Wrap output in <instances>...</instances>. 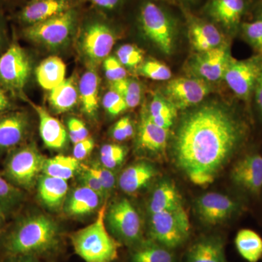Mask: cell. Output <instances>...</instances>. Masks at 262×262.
<instances>
[{"mask_svg": "<svg viewBox=\"0 0 262 262\" xmlns=\"http://www.w3.org/2000/svg\"><path fill=\"white\" fill-rule=\"evenodd\" d=\"M103 201L97 193L82 185L76 188L67 196L64 209L70 216H83L96 211Z\"/></svg>", "mask_w": 262, "mask_h": 262, "instance_id": "cell-21", "label": "cell"}, {"mask_svg": "<svg viewBox=\"0 0 262 262\" xmlns=\"http://www.w3.org/2000/svg\"><path fill=\"white\" fill-rule=\"evenodd\" d=\"M232 182L252 195H258L262 189V155L253 152L245 155L236 162L231 170Z\"/></svg>", "mask_w": 262, "mask_h": 262, "instance_id": "cell-14", "label": "cell"}, {"mask_svg": "<svg viewBox=\"0 0 262 262\" xmlns=\"http://www.w3.org/2000/svg\"><path fill=\"white\" fill-rule=\"evenodd\" d=\"M165 94L177 110H184L201 103L209 94V86L202 79L180 77L168 82Z\"/></svg>", "mask_w": 262, "mask_h": 262, "instance_id": "cell-12", "label": "cell"}, {"mask_svg": "<svg viewBox=\"0 0 262 262\" xmlns=\"http://www.w3.org/2000/svg\"><path fill=\"white\" fill-rule=\"evenodd\" d=\"M227 46L200 53L193 62V70L202 80L216 82L224 78L230 60Z\"/></svg>", "mask_w": 262, "mask_h": 262, "instance_id": "cell-16", "label": "cell"}, {"mask_svg": "<svg viewBox=\"0 0 262 262\" xmlns=\"http://www.w3.org/2000/svg\"><path fill=\"white\" fill-rule=\"evenodd\" d=\"M112 136L115 140L118 141H123L129 139L120 120H118L114 125L113 130H112Z\"/></svg>", "mask_w": 262, "mask_h": 262, "instance_id": "cell-47", "label": "cell"}, {"mask_svg": "<svg viewBox=\"0 0 262 262\" xmlns=\"http://www.w3.org/2000/svg\"><path fill=\"white\" fill-rule=\"evenodd\" d=\"M189 37L194 49L200 53L223 46L224 37L216 27L206 22L193 20L189 27Z\"/></svg>", "mask_w": 262, "mask_h": 262, "instance_id": "cell-24", "label": "cell"}, {"mask_svg": "<svg viewBox=\"0 0 262 262\" xmlns=\"http://www.w3.org/2000/svg\"><path fill=\"white\" fill-rule=\"evenodd\" d=\"M67 180L45 175L37 180L38 196L41 202L51 210L59 209L68 196Z\"/></svg>", "mask_w": 262, "mask_h": 262, "instance_id": "cell-22", "label": "cell"}, {"mask_svg": "<svg viewBox=\"0 0 262 262\" xmlns=\"http://www.w3.org/2000/svg\"><path fill=\"white\" fill-rule=\"evenodd\" d=\"M32 72L30 58L24 48L13 42L0 56V85L14 96H22Z\"/></svg>", "mask_w": 262, "mask_h": 262, "instance_id": "cell-6", "label": "cell"}, {"mask_svg": "<svg viewBox=\"0 0 262 262\" xmlns=\"http://www.w3.org/2000/svg\"><path fill=\"white\" fill-rule=\"evenodd\" d=\"M105 222L117 238L128 245L142 237V223L135 207L125 198L117 200L106 208Z\"/></svg>", "mask_w": 262, "mask_h": 262, "instance_id": "cell-7", "label": "cell"}, {"mask_svg": "<svg viewBox=\"0 0 262 262\" xmlns=\"http://www.w3.org/2000/svg\"><path fill=\"white\" fill-rule=\"evenodd\" d=\"M149 224L151 238L170 250L184 244L190 233L189 216L184 206L149 214Z\"/></svg>", "mask_w": 262, "mask_h": 262, "instance_id": "cell-5", "label": "cell"}, {"mask_svg": "<svg viewBox=\"0 0 262 262\" xmlns=\"http://www.w3.org/2000/svg\"><path fill=\"white\" fill-rule=\"evenodd\" d=\"M23 200V190L0 175V209L10 213L18 208Z\"/></svg>", "mask_w": 262, "mask_h": 262, "instance_id": "cell-34", "label": "cell"}, {"mask_svg": "<svg viewBox=\"0 0 262 262\" xmlns=\"http://www.w3.org/2000/svg\"><path fill=\"white\" fill-rule=\"evenodd\" d=\"M103 106L112 116H117L127 110L125 100L116 91L110 89L103 98Z\"/></svg>", "mask_w": 262, "mask_h": 262, "instance_id": "cell-40", "label": "cell"}, {"mask_svg": "<svg viewBox=\"0 0 262 262\" xmlns=\"http://www.w3.org/2000/svg\"><path fill=\"white\" fill-rule=\"evenodd\" d=\"M260 20H262V11L261 14H260Z\"/></svg>", "mask_w": 262, "mask_h": 262, "instance_id": "cell-53", "label": "cell"}, {"mask_svg": "<svg viewBox=\"0 0 262 262\" xmlns=\"http://www.w3.org/2000/svg\"><path fill=\"white\" fill-rule=\"evenodd\" d=\"M169 129L158 126L151 121L147 113L141 118L138 133V147L150 153L163 152L168 143Z\"/></svg>", "mask_w": 262, "mask_h": 262, "instance_id": "cell-20", "label": "cell"}, {"mask_svg": "<svg viewBox=\"0 0 262 262\" xmlns=\"http://www.w3.org/2000/svg\"><path fill=\"white\" fill-rule=\"evenodd\" d=\"M45 160L35 144H24L8 152L3 177L19 189L31 190L42 171Z\"/></svg>", "mask_w": 262, "mask_h": 262, "instance_id": "cell-4", "label": "cell"}, {"mask_svg": "<svg viewBox=\"0 0 262 262\" xmlns=\"http://www.w3.org/2000/svg\"><path fill=\"white\" fill-rule=\"evenodd\" d=\"M49 101L52 107L60 113L69 111L78 100V91L72 79H67L51 91Z\"/></svg>", "mask_w": 262, "mask_h": 262, "instance_id": "cell-30", "label": "cell"}, {"mask_svg": "<svg viewBox=\"0 0 262 262\" xmlns=\"http://www.w3.org/2000/svg\"><path fill=\"white\" fill-rule=\"evenodd\" d=\"M126 149L118 144H105L100 151L101 164L105 168L113 170L120 166L126 156Z\"/></svg>", "mask_w": 262, "mask_h": 262, "instance_id": "cell-36", "label": "cell"}, {"mask_svg": "<svg viewBox=\"0 0 262 262\" xmlns=\"http://www.w3.org/2000/svg\"><path fill=\"white\" fill-rule=\"evenodd\" d=\"M94 5L100 8L105 9L111 10L115 8L118 4L120 0H91Z\"/></svg>", "mask_w": 262, "mask_h": 262, "instance_id": "cell-49", "label": "cell"}, {"mask_svg": "<svg viewBox=\"0 0 262 262\" xmlns=\"http://www.w3.org/2000/svg\"><path fill=\"white\" fill-rule=\"evenodd\" d=\"M1 1H9V0H1Z\"/></svg>", "mask_w": 262, "mask_h": 262, "instance_id": "cell-54", "label": "cell"}, {"mask_svg": "<svg viewBox=\"0 0 262 262\" xmlns=\"http://www.w3.org/2000/svg\"><path fill=\"white\" fill-rule=\"evenodd\" d=\"M239 254L248 262H258L262 257V238L251 229L239 230L234 239Z\"/></svg>", "mask_w": 262, "mask_h": 262, "instance_id": "cell-29", "label": "cell"}, {"mask_svg": "<svg viewBox=\"0 0 262 262\" xmlns=\"http://www.w3.org/2000/svg\"><path fill=\"white\" fill-rule=\"evenodd\" d=\"M106 203L92 224L71 235L75 253L84 262H113L118 256L120 244L108 233L105 225Z\"/></svg>", "mask_w": 262, "mask_h": 262, "instance_id": "cell-3", "label": "cell"}, {"mask_svg": "<svg viewBox=\"0 0 262 262\" xmlns=\"http://www.w3.org/2000/svg\"><path fill=\"white\" fill-rule=\"evenodd\" d=\"M91 173L94 174L103 186L106 196L110 194L115 187L116 178L113 170L105 168L101 164L94 163L90 165H84Z\"/></svg>", "mask_w": 262, "mask_h": 262, "instance_id": "cell-39", "label": "cell"}, {"mask_svg": "<svg viewBox=\"0 0 262 262\" xmlns=\"http://www.w3.org/2000/svg\"><path fill=\"white\" fill-rule=\"evenodd\" d=\"M244 10V0H213L210 6L212 17L230 29L238 25Z\"/></svg>", "mask_w": 262, "mask_h": 262, "instance_id": "cell-26", "label": "cell"}, {"mask_svg": "<svg viewBox=\"0 0 262 262\" xmlns=\"http://www.w3.org/2000/svg\"><path fill=\"white\" fill-rule=\"evenodd\" d=\"M158 174L156 168L146 161L133 164L122 171L118 185L127 194H134L144 189Z\"/></svg>", "mask_w": 262, "mask_h": 262, "instance_id": "cell-18", "label": "cell"}, {"mask_svg": "<svg viewBox=\"0 0 262 262\" xmlns=\"http://www.w3.org/2000/svg\"><path fill=\"white\" fill-rule=\"evenodd\" d=\"M115 34L102 24H94L86 29L82 37V47L86 56L93 61L106 59L115 45Z\"/></svg>", "mask_w": 262, "mask_h": 262, "instance_id": "cell-15", "label": "cell"}, {"mask_svg": "<svg viewBox=\"0 0 262 262\" xmlns=\"http://www.w3.org/2000/svg\"><path fill=\"white\" fill-rule=\"evenodd\" d=\"M13 106L9 94L0 85V114L8 111Z\"/></svg>", "mask_w": 262, "mask_h": 262, "instance_id": "cell-46", "label": "cell"}, {"mask_svg": "<svg viewBox=\"0 0 262 262\" xmlns=\"http://www.w3.org/2000/svg\"><path fill=\"white\" fill-rule=\"evenodd\" d=\"M131 262H175L170 249L159 244L142 246L133 254Z\"/></svg>", "mask_w": 262, "mask_h": 262, "instance_id": "cell-33", "label": "cell"}, {"mask_svg": "<svg viewBox=\"0 0 262 262\" xmlns=\"http://www.w3.org/2000/svg\"><path fill=\"white\" fill-rule=\"evenodd\" d=\"M5 42L4 29H3V23H2L1 20H0V56L8 49V47L5 46Z\"/></svg>", "mask_w": 262, "mask_h": 262, "instance_id": "cell-51", "label": "cell"}, {"mask_svg": "<svg viewBox=\"0 0 262 262\" xmlns=\"http://www.w3.org/2000/svg\"><path fill=\"white\" fill-rule=\"evenodd\" d=\"M70 138L74 144L89 137V132L84 122L77 118H71L68 121Z\"/></svg>", "mask_w": 262, "mask_h": 262, "instance_id": "cell-43", "label": "cell"}, {"mask_svg": "<svg viewBox=\"0 0 262 262\" xmlns=\"http://www.w3.org/2000/svg\"><path fill=\"white\" fill-rule=\"evenodd\" d=\"M80 166V161L74 157L59 155L46 159L42 172L45 175L67 181L74 177Z\"/></svg>", "mask_w": 262, "mask_h": 262, "instance_id": "cell-31", "label": "cell"}, {"mask_svg": "<svg viewBox=\"0 0 262 262\" xmlns=\"http://www.w3.org/2000/svg\"><path fill=\"white\" fill-rule=\"evenodd\" d=\"M262 72V55L237 61L231 58L224 79L234 94L248 101Z\"/></svg>", "mask_w": 262, "mask_h": 262, "instance_id": "cell-10", "label": "cell"}, {"mask_svg": "<svg viewBox=\"0 0 262 262\" xmlns=\"http://www.w3.org/2000/svg\"><path fill=\"white\" fill-rule=\"evenodd\" d=\"M239 203L230 196L217 192L203 194L196 201V209L201 220L208 225H217L237 213Z\"/></svg>", "mask_w": 262, "mask_h": 262, "instance_id": "cell-13", "label": "cell"}, {"mask_svg": "<svg viewBox=\"0 0 262 262\" xmlns=\"http://www.w3.org/2000/svg\"><path fill=\"white\" fill-rule=\"evenodd\" d=\"M30 130L28 113L13 110L0 114V153L10 152L23 145Z\"/></svg>", "mask_w": 262, "mask_h": 262, "instance_id": "cell-11", "label": "cell"}, {"mask_svg": "<svg viewBox=\"0 0 262 262\" xmlns=\"http://www.w3.org/2000/svg\"><path fill=\"white\" fill-rule=\"evenodd\" d=\"M60 243L58 226L44 214L27 215L16 221L3 239L9 256H30L51 252Z\"/></svg>", "mask_w": 262, "mask_h": 262, "instance_id": "cell-2", "label": "cell"}, {"mask_svg": "<svg viewBox=\"0 0 262 262\" xmlns=\"http://www.w3.org/2000/svg\"><path fill=\"white\" fill-rule=\"evenodd\" d=\"M253 92L255 93L256 105H257L258 113H259L262 121V72L257 82H256Z\"/></svg>", "mask_w": 262, "mask_h": 262, "instance_id": "cell-48", "label": "cell"}, {"mask_svg": "<svg viewBox=\"0 0 262 262\" xmlns=\"http://www.w3.org/2000/svg\"><path fill=\"white\" fill-rule=\"evenodd\" d=\"M146 113L150 120L158 126L170 129L177 117V108L168 98L156 94L150 103L149 111Z\"/></svg>", "mask_w": 262, "mask_h": 262, "instance_id": "cell-32", "label": "cell"}, {"mask_svg": "<svg viewBox=\"0 0 262 262\" xmlns=\"http://www.w3.org/2000/svg\"><path fill=\"white\" fill-rule=\"evenodd\" d=\"M121 95L126 103L127 108H135L141 102V87L140 84L133 79L125 78L111 82V89Z\"/></svg>", "mask_w": 262, "mask_h": 262, "instance_id": "cell-35", "label": "cell"}, {"mask_svg": "<svg viewBox=\"0 0 262 262\" xmlns=\"http://www.w3.org/2000/svg\"><path fill=\"white\" fill-rule=\"evenodd\" d=\"M117 59L124 67H136L144 58V53L140 48L134 45H124L117 52Z\"/></svg>", "mask_w": 262, "mask_h": 262, "instance_id": "cell-38", "label": "cell"}, {"mask_svg": "<svg viewBox=\"0 0 262 262\" xmlns=\"http://www.w3.org/2000/svg\"><path fill=\"white\" fill-rule=\"evenodd\" d=\"M68 8L67 0H31L19 12L17 19L28 27L61 14Z\"/></svg>", "mask_w": 262, "mask_h": 262, "instance_id": "cell-17", "label": "cell"}, {"mask_svg": "<svg viewBox=\"0 0 262 262\" xmlns=\"http://www.w3.org/2000/svg\"><path fill=\"white\" fill-rule=\"evenodd\" d=\"M187 262H227L222 239L208 237L200 239L188 251Z\"/></svg>", "mask_w": 262, "mask_h": 262, "instance_id": "cell-25", "label": "cell"}, {"mask_svg": "<svg viewBox=\"0 0 262 262\" xmlns=\"http://www.w3.org/2000/svg\"><path fill=\"white\" fill-rule=\"evenodd\" d=\"M139 72L141 75L156 81L168 80L172 77L171 71L166 65L154 60L143 63L139 69Z\"/></svg>", "mask_w": 262, "mask_h": 262, "instance_id": "cell-37", "label": "cell"}, {"mask_svg": "<svg viewBox=\"0 0 262 262\" xmlns=\"http://www.w3.org/2000/svg\"><path fill=\"white\" fill-rule=\"evenodd\" d=\"M243 31L248 42L262 55V20L244 24Z\"/></svg>", "mask_w": 262, "mask_h": 262, "instance_id": "cell-41", "label": "cell"}, {"mask_svg": "<svg viewBox=\"0 0 262 262\" xmlns=\"http://www.w3.org/2000/svg\"><path fill=\"white\" fill-rule=\"evenodd\" d=\"M103 67L106 77L111 82L126 78V70L124 68V66L115 57L108 56L103 62Z\"/></svg>", "mask_w": 262, "mask_h": 262, "instance_id": "cell-42", "label": "cell"}, {"mask_svg": "<svg viewBox=\"0 0 262 262\" xmlns=\"http://www.w3.org/2000/svg\"><path fill=\"white\" fill-rule=\"evenodd\" d=\"M183 206L182 198L175 184L162 181L155 188L148 203L149 214L170 211Z\"/></svg>", "mask_w": 262, "mask_h": 262, "instance_id": "cell-23", "label": "cell"}, {"mask_svg": "<svg viewBox=\"0 0 262 262\" xmlns=\"http://www.w3.org/2000/svg\"><path fill=\"white\" fill-rule=\"evenodd\" d=\"M7 214H8V213H7L6 212L0 209V228L4 225L5 220H6Z\"/></svg>", "mask_w": 262, "mask_h": 262, "instance_id": "cell-52", "label": "cell"}, {"mask_svg": "<svg viewBox=\"0 0 262 262\" xmlns=\"http://www.w3.org/2000/svg\"><path fill=\"white\" fill-rule=\"evenodd\" d=\"M73 24V13L68 10L41 23L26 27L21 34L27 40L57 48L70 37Z\"/></svg>", "mask_w": 262, "mask_h": 262, "instance_id": "cell-9", "label": "cell"}, {"mask_svg": "<svg viewBox=\"0 0 262 262\" xmlns=\"http://www.w3.org/2000/svg\"><path fill=\"white\" fill-rule=\"evenodd\" d=\"M39 119V132L43 142L52 149H61L66 145L67 133L59 120L52 117L42 106L29 101Z\"/></svg>", "mask_w": 262, "mask_h": 262, "instance_id": "cell-19", "label": "cell"}, {"mask_svg": "<svg viewBox=\"0 0 262 262\" xmlns=\"http://www.w3.org/2000/svg\"><path fill=\"white\" fill-rule=\"evenodd\" d=\"M247 126L233 112L216 104L200 106L184 115L173 146L176 165L191 182H214L244 144Z\"/></svg>", "mask_w": 262, "mask_h": 262, "instance_id": "cell-1", "label": "cell"}, {"mask_svg": "<svg viewBox=\"0 0 262 262\" xmlns=\"http://www.w3.org/2000/svg\"><path fill=\"white\" fill-rule=\"evenodd\" d=\"M67 67L64 62L57 56L44 60L36 69V77L41 87L52 91L65 80Z\"/></svg>", "mask_w": 262, "mask_h": 262, "instance_id": "cell-27", "label": "cell"}, {"mask_svg": "<svg viewBox=\"0 0 262 262\" xmlns=\"http://www.w3.org/2000/svg\"><path fill=\"white\" fill-rule=\"evenodd\" d=\"M140 21L146 37L164 54H171L175 39V26L168 14L158 5L149 2L141 8Z\"/></svg>", "mask_w": 262, "mask_h": 262, "instance_id": "cell-8", "label": "cell"}, {"mask_svg": "<svg viewBox=\"0 0 262 262\" xmlns=\"http://www.w3.org/2000/svg\"><path fill=\"white\" fill-rule=\"evenodd\" d=\"M99 82L96 72L91 70L82 75L79 84L82 110L91 117H94L98 110Z\"/></svg>", "mask_w": 262, "mask_h": 262, "instance_id": "cell-28", "label": "cell"}, {"mask_svg": "<svg viewBox=\"0 0 262 262\" xmlns=\"http://www.w3.org/2000/svg\"><path fill=\"white\" fill-rule=\"evenodd\" d=\"M81 166L82 168V171L80 174V181L82 183V185L92 189L95 192L97 193L98 195L101 196L103 200H104L107 196L101 183L84 165H81Z\"/></svg>", "mask_w": 262, "mask_h": 262, "instance_id": "cell-44", "label": "cell"}, {"mask_svg": "<svg viewBox=\"0 0 262 262\" xmlns=\"http://www.w3.org/2000/svg\"><path fill=\"white\" fill-rule=\"evenodd\" d=\"M5 262H40L35 257L30 256H10V258Z\"/></svg>", "mask_w": 262, "mask_h": 262, "instance_id": "cell-50", "label": "cell"}, {"mask_svg": "<svg viewBox=\"0 0 262 262\" xmlns=\"http://www.w3.org/2000/svg\"><path fill=\"white\" fill-rule=\"evenodd\" d=\"M95 146L94 139L89 137L77 142L75 144L73 149V157L79 161L85 159L91 151H93Z\"/></svg>", "mask_w": 262, "mask_h": 262, "instance_id": "cell-45", "label": "cell"}]
</instances>
